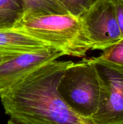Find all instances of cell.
Instances as JSON below:
<instances>
[{"label":"cell","mask_w":123,"mask_h":124,"mask_svg":"<svg viewBox=\"0 0 123 124\" xmlns=\"http://www.w3.org/2000/svg\"><path fill=\"white\" fill-rule=\"evenodd\" d=\"M71 61L50 62L0 91L6 114L20 124H92L74 111L58 90Z\"/></svg>","instance_id":"1"},{"label":"cell","mask_w":123,"mask_h":124,"mask_svg":"<svg viewBox=\"0 0 123 124\" xmlns=\"http://www.w3.org/2000/svg\"><path fill=\"white\" fill-rule=\"evenodd\" d=\"M13 29L60 50L65 55L81 58L92 50L80 16L70 14L22 16Z\"/></svg>","instance_id":"2"},{"label":"cell","mask_w":123,"mask_h":124,"mask_svg":"<svg viewBox=\"0 0 123 124\" xmlns=\"http://www.w3.org/2000/svg\"><path fill=\"white\" fill-rule=\"evenodd\" d=\"M58 90L74 111L90 121L98 110L102 95V82L92 58H84L69 65L60 79Z\"/></svg>","instance_id":"3"},{"label":"cell","mask_w":123,"mask_h":124,"mask_svg":"<svg viewBox=\"0 0 123 124\" xmlns=\"http://www.w3.org/2000/svg\"><path fill=\"white\" fill-rule=\"evenodd\" d=\"M102 84L98 110L92 116V124H123V66L92 58Z\"/></svg>","instance_id":"4"},{"label":"cell","mask_w":123,"mask_h":124,"mask_svg":"<svg viewBox=\"0 0 123 124\" xmlns=\"http://www.w3.org/2000/svg\"><path fill=\"white\" fill-rule=\"evenodd\" d=\"M80 18L92 50L104 51L122 38L112 0H98Z\"/></svg>","instance_id":"5"},{"label":"cell","mask_w":123,"mask_h":124,"mask_svg":"<svg viewBox=\"0 0 123 124\" xmlns=\"http://www.w3.org/2000/svg\"><path fill=\"white\" fill-rule=\"evenodd\" d=\"M64 55L65 53L58 48L48 47L12 56L0 64V91L40 67Z\"/></svg>","instance_id":"6"},{"label":"cell","mask_w":123,"mask_h":124,"mask_svg":"<svg viewBox=\"0 0 123 124\" xmlns=\"http://www.w3.org/2000/svg\"><path fill=\"white\" fill-rule=\"evenodd\" d=\"M52 47L25 33L14 29L0 30V53L17 54Z\"/></svg>","instance_id":"7"},{"label":"cell","mask_w":123,"mask_h":124,"mask_svg":"<svg viewBox=\"0 0 123 124\" xmlns=\"http://www.w3.org/2000/svg\"><path fill=\"white\" fill-rule=\"evenodd\" d=\"M24 13L21 0H0V30L13 29Z\"/></svg>","instance_id":"8"},{"label":"cell","mask_w":123,"mask_h":124,"mask_svg":"<svg viewBox=\"0 0 123 124\" xmlns=\"http://www.w3.org/2000/svg\"><path fill=\"white\" fill-rule=\"evenodd\" d=\"M25 9L23 16L69 14L59 0H21Z\"/></svg>","instance_id":"9"},{"label":"cell","mask_w":123,"mask_h":124,"mask_svg":"<svg viewBox=\"0 0 123 124\" xmlns=\"http://www.w3.org/2000/svg\"><path fill=\"white\" fill-rule=\"evenodd\" d=\"M98 58L123 66V38L109 48L102 51Z\"/></svg>","instance_id":"10"},{"label":"cell","mask_w":123,"mask_h":124,"mask_svg":"<svg viewBox=\"0 0 123 124\" xmlns=\"http://www.w3.org/2000/svg\"><path fill=\"white\" fill-rule=\"evenodd\" d=\"M68 13L75 16H81L92 5L90 0H59Z\"/></svg>","instance_id":"11"},{"label":"cell","mask_w":123,"mask_h":124,"mask_svg":"<svg viewBox=\"0 0 123 124\" xmlns=\"http://www.w3.org/2000/svg\"><path fill=\"white\" fill-rule=\"evenodd\" d=\"M114 5L116 18L123 38V0H112Z\"/></svg>","instance_id":"12"},{"label":"cell","mask_w":123,"mask_h":124,"mask_svg":"<svg viewBox=\"0 0 123 124\" xmlns=\"http://www.w3.org/2000/svg\"><path fill=\"white\" fill-rule=\"evenodd\" d=\"M18 54V53H17ZM16 54H10V53H0V64L4 61L6 60L8 58H10L12 56Z\"/></svg>","instance_id":"13"},{"label":"cell","mask_w":123,"mask_h":124,"mask_svg":"<svg viewBox=\"0 0 123 124\" xmlns=\"http://www.w3.org/2000/svg\"><path fill=\"white\" fill-rule=\"evenodd\" d=\"M7 124H20L18 123V122H15V121H13V120H12V119H10L9 121L7 122Z\"/></svg>","instance_id":"14"},{"label":"cell","mask_w":123,"mask_h":124,"mask_svg":"<svg viewBox=\"0 0 123 124\" xmlns=\"http://www.w3.org/2000/svg\"><path fill=\"white\" fill-rule=\"evenodd\" d=\"M96 1H98V0H90V2L92 3V4L93 3H94L95 2H96Z\"/></svg>","instance_id":"15"}]
</instances>
